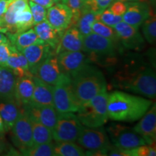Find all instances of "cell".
I'll return each instance as SVG.
<instances>
[{"label":"cell","instance_id":"cell-47","mask_svg":"<svg viewBox=\"0 0 156 156\" xmlns=\"http://www.w3.org/2000/svg\"><path fill=\"white\" fill-rule=\"evenodd\" d=\"M0 33H3V34H7V30L5 28H2V26H0Z\"/></svg>","mask_w":156,"mask_h":156},{"label":"cell","instance_id":"cell-6","mask_svg":"<svg viewBox=\"0 0 156 156\" xmlns=\"http://www.w3.org/2000/svg\"><path fill=\"white\" fill-rule=\"evenodd\" d=\"M53 101L54 107L58 114L78 112L80 106L74 95L69 76L63 74L53 86Z\"/></svg>","mask_w":156,"mask_h":156},{"label":"cell","instance_id":"cell-7","mask_svg":"<svg viewBox=\"0 0 156 156\" xmlns=\"http://www.w3.org/2000/svg\"><path fill=\"white\" fill-rule=\"evenodd\" d=\"M106 129L111 143L116 147L129 150L147 145L145 140L134 131L133 127L112 123Z\"/></svg>","mask_w":156,"mask_h":156},{"label":"cell","instance_id":"cell-24","mask_svg":"<svg viewBox=\"0 0 156 156\" xmlns=\"http://www.w3.org/2000/svg\"><path fill=\"white\" fill-rule=\"evenodd\" d=\"M17 77L8 67L0 66V100L15 98Z\"/></svg>","mask_w":156,"mask_h":156},{"label":"cell","instance_id":"cell-23","mask_svg":"<svg viewBox=\"0 0 156 156\" xmlns=\"http://www.w3.org/2000/svg\"><path fill=\"white\" fill-rule=\"evenodd\" d=\"M6 67L10 69L17 77L33 75L29 70V65L27 58L20 51H17L12 44L11 46L10 55L7 62Z\"/></svg>","mask_w":156,"mask_h":156},{"label":"cell","instance_id":"cell-32","mask_svg":"<svg viewBox=\"0 0 156 156\" xmlns=\"http://www.w3.org/2000/svg\"><path fill=\"white\" fill-rule=\"evenodd\" d=\"M93 33L100 35L104 38L111 39L119 44V39L115 29L99 20H95L92 25Z\"/></svg>","mask_w":156,"mask_h":156},{"label":"cell","instance_id":"cell-43","mask_svg":"<svg viewBox=\"0 0 156 156\" xmlns=\"http://www.w3.org/2000/svg\"><path fill=\"white\" fill-rule=\"evenodd\" d=\"M10 0H0V26L4 28V16L7 11Z\"/></svg>","mask_w":156,"mask_h":156},{"label":"cell","instance_id":"cell-21","mask_svg":"<svg viewBox=\"0 0 156 156\" xmlns=\"http://www.w3.org/2000/svg\"><path fill=\"white\" fill-rule=\"evenodd\" d=\"M34 90L30 104L54 106L53 86L34 76Z\"/></svg>","mask_w":156,"mask_h":156},{"label":"cell","instance_id":"cell-41","mask_svg":"<svg viewBox=\"0 0 156 156\" xmlns=\"http://www.w3.org/2000/svg\"><path fill=\"white\" fill-rule=\"evenodd\" d=\"M126 8H127V2L122 1V0H114L109 6L108 9L114 15L122 16L126 12Z\"/></svg>","mask_w":156,"mask_h":156},{"label":"cell","instance_id":"cell-28","mask_svg":"<svg viewBox=\"0 0 156 156\" xmlns=\"http://www.w3.org/2000/svg\"><path fill=\"white\" fill-rule=\"evenodd\" d=\"M55 156H83L85 151L75 142H56L54 146Z\"/></svg>","mask_w":156,"mask_h":156},{"label":"cell","instance_id":"cell-3","mask_svg":"<svg viewBox=\"0 0 156 156\" xmlns=\"http://www.w3.org/2000/svg\"><path fill=\"white\" fill-rule=\"evenodd\" d=\"M69 77L74 95L80 106L107 87L106 78L102 72L89 64Z\"/></svg>","mask_w":156,"mask_h":156},{"label":"cell","instance_id":"cell-46","mask_svg":"<svg viewBox=\"0 0 156 156\" xmlns=\"http://www.w3.org/2000/svg\"><path fill=\"white\" fill-rule=\"evenodd\" d=\"M5 132V128H4V123L2 119L1 115H0V132Z\"/></svg>","mask_w":156,"mask_h":156},{"label":"cell","instance_id":"cell-42","mask_svg":"<svg viewBox=\"0 0 156 156\" xmlns=\"http://www.w3.org/2000/svg\"><path fill=\"white\" fill-rule=\"evenodd\" d=\"M4 132H0V155H9V153L14 152L11 147H9V144L6 141Z\"/></svg>","mask_w":156,"mask_h":156},{"label":"cell","instance_id":"cell-17","mask_svg":"<svg viewBox=\"0 0 156 156\" xmlns=\"http://www.w3.org/2000/svg\"><path fill=\"white\" fill-rule=\"evenodd\" d=\"M23 111L31 120L36 121L49 129L53 130L57 120V112L52 106H39L29 104L22 106Z\"/></svg>","mask_w":156,"mask_h":156},{"label":"cell","instance_id":"cell-18","mask_svg":"<svg viewBox=\"0 0 156 156\" xmlns=\"http://www.w3.org/2000/svg\"><path fill=\"white\" fill-rule=\"evenodd\" d=\"M133 129L145 140L147 145L155 144L156 139V106L154 103L144 114Z\"/></svg>","mask_w":156,"mask_h":156},{"label":"cell","instance_id":"cell-48","mask_svg":"<svg viewBox=\"0 0 156 156\" xmlns=\"http://www.w3.org/2000/svg\"><path fill=\"white\" fill-rule=\"evenodd\" d=\"M66 1H67V0H54V2L55 3H63V4H65Z\"/></svg>","mask_w":156,"mask_h":156},{"label":"cell","instance_id":"cell-19","mask_svg":"<svg viewBox=\"0 0 156 156\" xmlns=\"http://www.w3.org/2000/svg\"><path fill=\"white\" fill-rule=\"evenodd\" d=\"M83 36L75 26L69 27L62 34L59 43L55 51L57 54L62 51H82Z\"/></svg>","mask_w":156,"mask_h":156},{"label":"cell","instance_id":"cell-27","mask_svg":"<svg viewBox=\"0 0 156 156\" xmlns=\"http://www.w3.org/2000/svg\"><path fill=\"white\" fill-rule=\"evenodd\" d=\"M7 38L15 48L19 51H22L39 40L34 29L30 28L24 32L7 34Z\"/></svg>","mask_w":156,"mask_h":156},{"label":"cell","instance_id":"cell-45","mask_svg":"<svg viewBox=\"0 0 156 156\" xmlns=\"http://www.w3.org/2000/svg\"><path fill=\"white\" fill-rule=\"evenodd\" d=\"M8 41V38L5 36L3 33H0V44Z\"/></svg>","mask_w":156,"mask_h":156},{"label":"cell","instance_id":"cell-25","mask_svg":"<svg viewBox=\"0 0 156 156\" xmlns=\"http://www.w3.org/2000/svg\"><path fill=\"white\" fill-rule=\"evenodd\" d=\"M34 30L40 40L48 44L56 51L62 36V33L54 29L46 20L35 25Z\"/></svg>","mask_w":156,"mask_h":156},{"label":"cell","instance_id":"cell-22","mask_svg":"<svg viewBox=\"0 0 156 156\" xmlns=\"http://www.w3.org/2000/svg\"><path fill=\"white\" fill-rule=\"evenodd\" d=\"M34 75L17 77L15 98L21 106L30 103L34 90Z\"/></svg>","mask_w":156,"mask_h":156},{"label":"cell","instance_id":"cell-49","mask_svg":"<svg viewBox=\"0 0 156 156\" xmlns=\"http://www.w3.org/2000/svg\"><path fill=\"white\" fill-rule=\"evenodd\" d=\"M124 2H136V1H140V0H122Z\"/></svg>","mask_w":156,"mask_h":156},{"label":"cell","instance_id":"cell-20","mask_svg":"<svg viewBox=\"0 0 156 156\" xmlns=\"http://www.w3.org/2000/svg\"><path fill=\"white\" fill-rule=\"evenodd\" d=\"M22 111L23 107L15 98L0 100V115L4 123L5 132L10 131Z\"/></svg>","mask_w":156,"mask_h":156},{"label":"cell","instance_id":"cell-13","mask_svg":"<svg viewBox=\"0 0 156 156\" xmlns=\"http://www.w3.org/2000/svg\"><path fill=\"white\" fill-rule=\"evenodd\" d=\"M63 74L58 65L57 54L53 52L36 68L33 75L38 77L44 83L54 86Z\"/></svg>","mask_w":156,"mask_h":156},{"label":"cell","instance_id":"cell-1","mask_svg":"<svg viewBox=\"0 0 156 156\" xmlns=\"http://www.w3.org/2000/svg\"><path fill=\"white\" fill-rule=\"evenodd\" d=\"M112 86L148 98L156 95V76L153 67L143 62L124 64L112 78Z\"/></svg>","mask_w":156,"mask_h":156},{"label":"cell","instance_id":"cell-16","mask_svg":"<svg viewBox=\"0 0 156 156\" xmlns=\"http://www.w3.org/2000/svg\"><path fill=\"white\" fill-rule=\"evenodd\" d=\"M20 52L28 60L29 70L33 75L36 68L55 51L48 44L39 39L38 41L24 48Z\"/></svg>","mask_w":156,"mask_h":156},{"label":"cell","instance_id":"cell-26","mask_svg":"<svg viewBox=\"0 0 156 156\" xmlns=\"http://www.w3.org/2000/svg\"><path fill=\"white\" fill-rule=\"evenodd\" d=\"M28 6V0H10L4 16L3 26L7 30V34L16 33L15 18L17 13L26 8Z\"/></svg>","mask_w":156,"mask_h":156},{"label":"cell","instance_id":"cell-50","mask_svg":"<svg viewBox=\"0 0 156 156\" xmlns=\"http://www.w3.org/2000/svg\"><path fill=\"white\" fill-rule=\"evenodd\" d=\"M151 1H152V2H154V1H155V0H151Z\"/></svg>","mask_w":156,"mask_h":156},{"label":"cell","instance_id":"cell-36","mask_svg":"<svg viewBox=\"0 0 156 156\" xmlns=\"http://www.w3.org/2000/svg\"><path fill=\"white\" fill-rule=\"evenodd\" d=\"M114 0H83V7L89 9L95 14L108 8Z\"/></svg>","mask_w":156,"mask_h":156},{"label":"cell","instance_id":"cell-34","mask_svg":"<svg viewBox=\"0 0 156 156\" xmlns=\"http://www.w3.org/2000/svg\"><path fill=\"white\" fill-rule=\"evenodd\" d=\"M54 143L52 142L47 143L34 145L28 151L23 154V155L28 156H54Z\"/></svg>","mask_w":156,"mask_h":156},{"label":"cell","instance_id":"cell-8","mask_svg":"<svg viewBox=\"0 0 156 156\" xmlns=\"http://www.w3.org/2000/svg\"><path fill=\"white\" fill-rule=\"evenodd\" d=\"M83 126L75 113L58 114L55 126L52 130L53 140L55 142L77 141Z\"/></svg>","mask_w":156,"mask_h":156},{"label":"cell","instance_id":"cell-38","mask_svg":"<svg viewBox=\"0 0 156 156\" xmlns=\"http://www.w3.org/2000/svg\"><path fill=\"white\" fill-rule=\"evenodd\" d=\"M65 5L71 9L73 12V18H72L69 27L75 26L78 17L80 15L81 9L83 5V0H67Z\"/></svg>","mask_w":156,"mask_h":156},{"label":"cell","instance_id":"cell-37","mask_svg":"<svg viewBox=\"0 0 156 156\" xmlns=\"http://www.w3.org/2000/svg\"><path fill=\"white\" fill-rule=\"evenodd\" d=\"M28 5L31 14H32L33 19H34V25L46 20V12H47L46 8L30 1V0L28 1Z\"/></svg>","mask_w":156,"mask_h":156},{"label":"cell","instance_id":"cell-29","mask_svg":"<svg viewBox=\"0 0 156 156\" xmlns=\"http://www.w3.org/2000/svg\"><path fill=\"white\" fill-rule=\"evenodd\" d=\"M95 21V13L89 9L82 7L80 15L78 17L75 27L83 37L93 32L92 25Z\"/></svg>","mask_w":156,"mask_h":156},{"label":"cell","instance_id":"cell-30","mask_svg":"<svg viewBox=\"0 0 156 156\" xmlns=\"http://www.w3.org/2000/svg\"><path fill=\"white\" fill-rule=\"evenodd\" d=\"M30 121L32 124L34 145L53 141L51 130L36 121L31 119Z\"/></svg>","mask_w":156,"mask_h":156},{"label":"cell","instance_id":"cell-9","mask_svg":"<svg viewBox=\"0 0 156 156\" xmlns=\"http://www.w3.org/2000/svg\"><path fill=\"white\" fill-rule=\"evenodd\" d=\"M77 141L78 144L88 151L103 150L108 152L112 144L103 126L98 127H87L83 126Z\"/></svg>","mask_w":156,"mask_h":156},{"label":"cell","instance_id":"cell-33","mask_svg":"<svg viewBox=\"0 0 156 156\" xmlns=\"http://www.w3.org/2000/svg\"><path fill=\"white\" fill-rule=\"evenodd\" d=\"M142 34L145 40L151 44H154L156 41V18L155 15L152 14L142 23Z\"/></svg>","mask_w":156,"mask_h":156},{"label":"cell","instance_id":"cell-14","mask_svg":"<svg viewBox=\"0 0 156 156\" xmlns=\"http://www.w3.org/2000/svg\"><path fill=\"white\" fill-rule=\"evenodd\" d=\"M73 12L65 4L56 3L48 8L46 21L58 32L63 33L70 26Z\"/></svg>","mask_w":156,"mask_h":156},{"label":"cell","instance_id":"cell-44","mask_svg":"<svg viewBox=\"0 0 156 156\" xmlns=\"http://www.w3.org/2000/svg\"><path fill=\"white\" fill-rule=\"evenodd\" d=\"M30 1L34 2L38 4V5L42 6L46 9L49 8L54 4H56L54 2V0H30Z\"/></svg>","mask_w":156,"mask_h":156},{"label":"cell","instance_id":"cell-2","mask_svg":"<svg viewBox=\"0 0 156 156\" xmlns=\"http://www.w3.org/2000/svg\"><path fill=\"white\" fill-rule=\"evenodd\" d=\"M153 103L147 98L114 90L108 95V119L116 122H135L144 116Z\"/></svg>","mask_w":156,"mask_h":156},{"label":"cell","instance_id":"cell-31","mask_svg":"<svg viewBox=\"0 0 156 156\" xmlns=\"http://www.w3.org/2000/svg\"><path fill=\"white\" fill-rule=\"evenodd\" d=\"M34 25V19L28 5L26 8L17 13L15 18V28H16L15 34L24 32L32 28Z\"/></svg>","mask_w":156,"mask_h":156},{"label":"cell","instance_id":"cell-35","mask_svg":"<svg viewBox=\"0 0 156 156\" xmlns=\"http://www.w3.org/2000/svg\"><path fill=\"white\" fill-rule=\"evenodd\" d=\"M95 20H99L108 26L114 27L117 23L122 21V16L114 15L108 8L104 9L100 13L95 14Z\"/></svg>","mask_w":156,"mask_h":156},{"label":"cell","instance_id":"cell-12","mask_svg":"<svg viewBox=\"0 0 156 156\" xmlns=\"http://www.w3.org/2000/svg\"><path fill=\"white\" fill-rule=\"evenodd\" d=\"M57 60L62 73L69 77L90 62L88 56L81 51L60 52L57 54Z\"/></svg>","mask_w":156,"mask_h":156},{"label":"cell","instance_id":"cell-11","mask_svg":"<svg viewBox=\"0 0 156 156\" xmlns=\"http://www.w3.org/2000/svg\"><path fill=\"white\" fill-rule=\"evenodd\" d=\"M114 28L118 36L119 42L126 49L140 50L143 47L145 41L140 34L139 28L123 20L117 23Z\"/></svg>","mask_w":156,"mask_h":156},{"label":"cell","instance_id":"cell-10","mask_svg":"<svg viewBox=\"0 0 156 156\" xmlns=\"http://www.w3.org/2000/svg\"><path fill=\"white\" fill-rule=\"evenodd\" d=\"M10 130L13 144L23 155L34 145L31 121L23 108Z\"/></svg>","mask_w":156,"mask_h":156},{"label":"cell","instance_id":"cell-40","mask_svg":"<svg viewBox=\"0 0 156 156\" xmlns=\"http://www.w3.org/2000/svg\"><path fill=\"white\" fill-rule=\"evenodd\" d=\"M11 46L12 44L9 39L7 41L0 44V66L6 67L7 62L10 55Z\"/></svg>","mask_w":156,"mask_h":156},{"label":"cell","instance_id":"cell-5","mask_svg":"<svg viewBox=\"0 0 156 156\" xmlns=\"http://www.w3.org/2000/svg\"><path fill=\"white\" fill-rule=\"evenodd\" d=\"M117 43L100 35L91 33L83 37L82 51L89 54L90 62H101L113 64L116 61Z\"/></svg>","mask_w":156,"mask_h":156},{"label":"cell","instance_id":"cell-15","mask_svg":"<svg viewBox=\"0 0 156 156\" xmlns=\"http://www.w3.org/2000/svg\"><path fill=\"white\" fill-rule=\"evenodd\" d=\"M153 10L145 2H127V8L122 15L123 21L140 28L145 21L153 14Z\"/></svg>","mask_w":156,"mask_h":156},{"label":"cell","instance_id":"cell-39","mask_svg":"<svg viewBox=\"0 0 156 156\" xmlns=\"http://www.w3.org/2000/svg\"><path fill=\"white\" fill-rule=\"evenodd\" d=\"M131 156H155V144L154 145H144L139 147L129 149Z\"/></svg>","mask_w":156,"mask_h":156},{"label":"cell","instance_id":"cell-4","mask_svg":"<svg viewBox=\"0 0 156 156\" xmlns=\"http://www.w3.org/2000/svg\"><path fill=\"white\" fill-rule=\"evenodd\" d=\"M108 95L106 87L90 100L81 105L77 112V116L83 126L98 127L106 124L108 119Z\"/></svg>","mask_w":156,"mask_h":156}]
</instances>
